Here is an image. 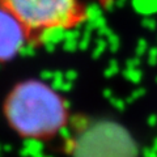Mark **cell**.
I'll return each instance as SVG.
<instances>
[{
	"instance_id": "cell-2",
	"label": "cell",
	"mask_w": 157,
	"mask_h": 157,
	"mask_svg": "<svg viewBox=\"0 0 157 157\" xmlns=\"http://www.w3.org/2000/svg\"><path fill=\"white\" fill-rule=\"evenodd\" d=\"M0 7L22 24L29 39L43 32L76 25L84 13L78 0H0Z\"/></svg>"
},
{
	"instance_id": "cell-1",
	"label": "cell",
	"mask_w": 157,
	"mask_h": 157,
	"mask_svg": "<svg viewBox=\"0 0 157 157\" xmlns=\"http://www.w3.org/2000/svg\"><path fill=\"white\" fill-rule=\"evenodd\" d=\"M4 114L9 126L28 139H50L68 123L66 101L36 78L24 80L12 88L4 101Z\"/></svg>"
},
{
	"instance_id": "cell-3",
	"label": "cell",
	"mask_w": 157,
	"mask_h": 157,
	"mask_svg": "<svg viewBox=\"0 0 157 157\" xmlns=\"http://www.w3.org/2000/svg\"><path fill=\"white\" fill-rule=\"evenodd\" d=\"M26 41L29 36L24 25L0 7V63L12 60Z\"/></svg>"
}]
</instances>
